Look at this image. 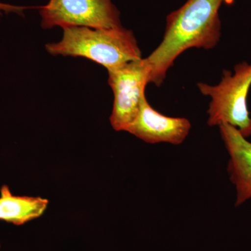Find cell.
I'll list each match as a JSON object with an SVG mask.
<instances>
[{
    "label": "cell",
    "mask_w": 251,
    "mask_h": 251,
    "mask_svg": "<svg viewBox=\"0 0 251 251\" xmlns=\"http://www.w3.org/2000/svg\"><path fill=\"white\" fill-rule=\"evenodd\" d=\"M224 0H187L167 16L163 41L147 57L150 83L161 86L178 57L191 49L210 50L221 36L219 10Z\"/></svg>",
    "instance_id": "cell-1"
},
{
    "label": "cell",
    "mask_w": 251,
    "mask_h": 251,
    "mask_svg": "<svg viewBox=\"0 0 251 251\" xmlns=\"http://www.w3.org/2000/svg\"><path fill=\"white\" fill-rule=\"evenodd\" d=\"M63 30L62 40L46 46L52 55L85 57L103 66L108 72L143 58L133 31L124 27H70Z\"/></svg>",
    "instance_id": "cell-2"
},
{
    "label": "cell",
    "mask_w": 251,
    "mask_h": 251,
    "mask_svg": "<svg viewBox=\"0 0 251 251\" xmlns=\"http://www.w3.org/2000/svg\"><path fill=\"white\" fill-rule=\"evenodd\" d=\"M191 128L187 119L162 115L150 105L145 96L136 118L126 131L147 143L179 145L187 138Z\"/></svg>",
    "instance_id": "cell-6"
},
{
    "label": "cell",
    "mask_w": 251,
    "mask_h": 251,
    "mask_svg": "<svg viewBox=\"0 0 251 251\" xmlns=\"http://www.w3.org/2000/svg\"><path fill=\"white\" fill-rule=\"evenodd\" d=\"M49 205V201L41 197L17 196L7 186L0 191V220L21 226L40 217Z\"/></svg>",
    "instance_id": "cell-8"
},
{
    "label": "cell",
    "mask_w": 251,
    "mask_h": 251,
    "mask_svg": "<svg viewBox=\"0 0 251 251\" xmlns=\"http://www.w3.org/2000/svg\"><path fill=\"white\" fill-rule=\"evenodd\" d=\"M44 29L87 27L112 29L123 27L120 12L112 0H50L38 7Z\"/></svg>",
    "instance_id": "cell-4"
},
{
    "label": "cell",
    "mask_w": 251,
    "mask_h": 251,
    "mask_svg": "<svg viewBox=\"0 0 251 251\" xmlns=\"http://www.w3.org/2000/svg\"><path fill=\"white\" fill-rule=\"evenodd\" d=\"M251 86V63H239L234 72L224 70L218 85L198 83L201 94L210 98L207 124L210 126L227 124L237 128L245 138L251 136V117L248 95Z\"/></svg>",
    "instance_id": "cell-3"
},
{
    "label": "cell",
    "mask_w": 251,
    "mask_h": 251,
    "mask_svg": "<svg viewBox=\"0 0 251 251\" xmlns=\"http://www.w3.org/2000/svg\"><path fill=\"white\" fill-rule=\"evenodd\" d=\"M27 9V7L26 6H14V5L0 3V16L2 14V11L5 13L14 12L18 14H23V11Z\"/></svg>",
    "instance_id": "cell-9"
},
{
    "label": "cell",
    "mask_w": 251,
    "mask_h": 251,
    "mask_svg": "<svg viewBox=\"0 0 251 251\" xmlns=\"http://www.w3.org/2000/svg\"><path fill=\"white\" fill-rule=\"evenodd\" d=\"M219 128L229 155L227 172L235 187L237 207L251 199V143L232 126L224 124Z\"/></svg>",
    "instance_id": "cell-7"
},
{
    "label": "cell",
    "mask_w": 251,
    "mask_h": 251,
    "mask_svg": "<svg viewBox=\"0 0 251 251\" xmlns=\"http://www.w3.org/2000/svg\"><path fill=\"white\" fill-rule=\"evenodd\" d=\"M151 67L147 58L127 63L108 72V84L114 94L110 120L117 131H126L136 118L145 88L150 83Z\"/></svg>",
    "instance_id": "cell-5"
}]
</instances>
